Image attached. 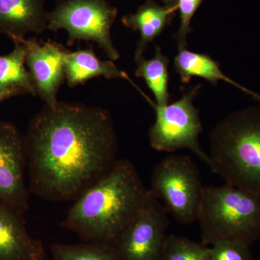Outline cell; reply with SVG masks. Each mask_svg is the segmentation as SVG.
Instances as JSON below:
<instances>
[{
	"mask_svg": "<svg viewBox=\"0 0 260 260\" xmlns=\"http://www.w3.org/2000/svg\"><path fill=\"white\" fill-rule=\"evenodd\" d=\"M25 140L29 190L45 199L78 198L118 160L114 122L100 107L45 105L30 121Z\"/></svg>",
	"mask_w": 260,
	"mask_h": 260,
	"instance_id": "1",
	"label": "cell"
},
{
	"mask_svg": "<svg viewBox=\"0 0 260 260\" xmlns=\"http://www.w3.org/2000/svg\"><path fill=\"white\" fill-rule=\"evenodd\" d=\"M135 166L118 160L76 198L63 225L84 242L114 246L148 197Z\"/></svg>",
	"mask_w": 260,
	"mask_h": 260,
	"instance_id": "2",
	"label": "cell"
},
{
	"mask_svg": "<svg viewBox=\"0 0 260 260\" xmlns=\"http://www.w3.org/2000/svg\"><path fill=\"white\" fill-rule=\"evenodd\" d=\"M210 169L260 198V106L225 116L210 135Z\"/></svg>",
	"mask_w": 260,
	"mask_h": 260,
	"instance_id": "3",
	"label": "cell"
},
{
	"mask_svg": "<svg viewBox=\"0 0 260 260\" xmlns=\"http://www.w3.org/2000/svg\"><path fill=\"white\" fill-rule=\"evenodd\" d=\"M198 220L205 246L221 239L251 246L260 239V198L226 183L205 186Z\"/></svg>",
	"mask_w": 260,
	"mask_h": 260,
	"instance_id": "4",
	"label": "cell"
},
{
	"mask_svg": "<svg viewBox=\"0 0 260 260\" xmlns=\"http://www.w3.org/2000/svg\"><path fill=\"white\" fill-rule=\"evenodd\" d=\"M204 187L190 157L171 155L154 168L150 190L177 222L189 225L198 220Z\"/></svg>",
	"mask_w": 260,
	"mask_h": 260,
	"instance_id": "5",
	"label": "cell"
},
{
	"mask_svg": "<svg viewBox=\"0 0 260 260\" xmlns=\"http://www.w3.org/2000/svg\"><path fill=\"white\" fill-rule=\"evenodd\" d=\"M118 10L107 0H59L49 12L47 29L68 34V46L77 41L95 42L112 61L117 60L119 53L113 44L111 29Z\"/></svg>",
	"mask_w": 260,
	"mask_h": 260,
	"instance_id": "6",
	"label": "cell"
},
{
	"mask_svg": "<svg viewBox=\"0 0 260 260\" xmlns=\"http://www.w3.org/2000/svg\"><path fill=\"white\" fill-rule=\"evenodd\" d=\"M200 88V84L194 85L179 100L166 106L152 102L155 121L149 130V140L152 148L158 151L172 153L188 149L210 167L209 155L200 147L199 135L203 126L199 111L193 104Z\"/></svg>",
	"mask_w": 260,
	"mask_h": 260,
	"instance_id": "7",
	"label": "cell"
},
{
	"mask_svg": "<svg viewBox=\"0 0 260 260\" xmlns=\"http://www.w3.org/2000/svg\"><path fill=\"white\" fill-rule=\"evenodd\" d=\"M169 225L165 207L149 190L140 211L113 246L121 260H160Z\"/></svg>",
	"mask_w": 260,
	"mask_h": 260,
	"instance_id": "8",
	"label": "cell"
},
{
	"mask_svg": "<svg viewBox=\"0 0 260 260\" xmlns=\"http://www.w3.org/2000/svg\"><path fill=\"white\" fill-rule=\"evenodd\" d=\"M25 136L13 123L0 121V202L23 214L28 209L25 181Z\"/></svg>",
	"mask_w": 260,
	"mask_h": 260,
	"instance_id": "9",
	"label": "cell"
},
{
	"mask_svg": "<svg viewBox=\"0 0 260 260\" xmlns=\"http://www.w3.org/2000/svg\"><path fill=\"white\" fill-rule=\"evenodd\" d=\"M15 41L25 45V65L35 84L37 95L45 105L54 107L58 103V91L65 80L64 58L68 50L56 43L39 44L36 39L23 38Z\"/></svg>",
	"mask_w": 260,
	"mask_h": 260,
	"instance_id": "10",
	"label": "cell"
},
{
	"mask_svg": "<svg viewBox=\"0 0 260 260\" xmlns=\"http://www.w3.org/2000/svg\"><path fill=\"white\" fill-rule=\"evenodd\" d=\"M46 256L42 242L29 234L23 215L0 202V260H39Z\"/></svg>",
	"mask_w": 260,
	"mask_h": 260,
	"instance_id": "11",
	"label": "cell"
},
{
	"mask_svg": "<svg viewBox=\"0 0 260 260\" xmlns=\"http://www.w3.org/2000/svg\"><path fill=\"white\" fill-rule=\"evenodd\" d=\"M46 0H0V31L13 41L47 29Z\"/></svg>",
	"mask_w": 260,
	"mask_h": 260,
	"instance_id": "12",
	"label": "cell"
},
{
	"mask_svg": "<svg viewBox=\"0 0 260 260\" xmlns=\"http://www.w3.org/2000/svg\"><path fill=\"white\" fill-rule=\"evenodd\" d=\"M64 68L65 79L70 87L85 83L95 77L102 76L109 80L122 78L133 84L145 99L147 97L128 75L119 70L113 61L110 59L102 61L99 59L93 48L76 51H67L64 54Z\"/></svg>",
	"mask_w": 260,
	"mask_h": 260,
	"instance_id": "13",
	"label": "cell"
},
{
	"mask_svg": "<svg viewBox=\"0 0 260 260\" xmlns=\"http://www.w3.org/2000/svg\"><path fill=\"white\" fill-rule=\"evenodd\" d=\"M177 10V5L161 6L153 0H148L138 8L136 13L123 17L124 26L140 34L135 53V60L143 56L148 44L172 23Z\"/></svg>",
	"mask_w": 260,
	"mask_h": 260,
	"instance_id": "14",
	"label": "cell"
},
{
	"mask_svg": "<svg viewBox=\"0 0 260 260\" xmlns=\"http://www.w3.org/2000/svg\"><path fill=\"white\" fill-rule=\"evenodd\" d=\"M174 65L182 83H189L193 77L203 78L215 86L218 85V81L222 80L231 84L260 103L259 93L231 79L223 73L218 61L214 60L207 54L194 52L186 48L179 49V52L174 58Z\"/></svg>",
	"mask_w": 260,
	"mask_h": 260,
	"instance_id": "15",
	"label": "cell"
},
{
	"mask_svg": "<svg viewBox=\"0 0 260 260\" xmlns=\"http://www.w3.org/2000/svg\"><path fill=\"white\" fill-rule=\"evenodd\" d=\"M14 49L0 55V93L8 99L17 95H37L35 84L25 68L26 49L23 43L14 41Z\"/></svg>",
	"mask_w": 260,
	"mask_h": 260,
	"instance_id": "16",
	"label": "cell"
},
{
	"mask_svg": "<svg viewBox=\"0 0 260 260\" xmlns=\"http://www.w3.org/2000/svg\"><path fill=\"white\" fill-rule=\"evenodd\" d=\"M135 61V76L143 78L146 82L156 100L155 104L158 106L169 104L171 100L169 91V57L164 55L160 48L156 45L152 59H146L142 56Z\"/></svg>",
	"mask_w": 260,
	"mask_h": 260,
	"instance_id": "17",
	"label": "cell"
},
{
	"mask_svg": "<svg viewBox=\"0 0 260 260\" xmlns=\"http://www.w3.org/2000/svg\"><path fill=\"white\" fill-rule=\"evenodd\" d=\"M51 253L53 260H121L114 246L95 243L54 244Z\"/></svg>",
	"mask_w": 260,
	"mask_h": 260,
	"instance_id": "18",
	"label": "cell"
},
{
	"mask_svg": "<svg viewBox=\"0 0 260 260\" xmlns=\"http://www.w3.org/2000/svg\"><path fill=\"white\" fill-rule=\"evenodd\" d=\"M160 260H210L209 247L187 238L169 234L162 246Z\"/></svg>",
	"mask_w": 260,
	"mask_h": 260,
	"instance_id": "19",
	"label": "cell"
},
{
	"mask_svg": "<svg viewBox=\"0 0 260 260\" xmlns=\"http://www.w3.org/2000/svg\"><path fill=\"white\" fill-rule=\"evenodd\" d=\"M210 260H252L250 245L234 239H221L209 247Z\"/></svg>",
	"mask_w": 260,
	"mask_h": 260,
	"instance_id": "20",
	"label": "cell"
},
{
	"mask_svg": "<svg viewBox=\"0 0 260 260\" xmlns=\"http://www.w3.org/2000/svg\"><path fill=\"white\" fill-rule=\"evenodd\" d=\"M203 1L204 0H177L178 10L180 15V25L174 37L177 41L179 49H184L187 45L186 39L191 32V19Z\"/></svg>",
	"mask_w": 260,
	"mask_h": 260,
	"instance_id": "21",
	"label": "cell"
},
{
	"mask_svg": "<svg viewBox=\"0 0 260 260\" xmlns=\"http://www.w3.org/2000/svg\"><path fill=\"white\" fill-rule=\"evenodd\" d=\"M161 1L164 2V4L168 6L177 5V0H161Z\"/></svg>",
	"mask_w": 260,
	"mask_h": 260,
	"instance_id": "22",
	"label": "cell"
},
{
	"mask_svg": "<svg viewBox=\"0 0 260 260\" xmlns=\"http://www.w3.org/2000/svg\"><path fill=\"white\" fill-rule=\"evenodd\" d=\"M6 100L4 95H3L1 93H0V102H3V101Z\"/></svg>",
	"mask_w": 260,
	"mask_h": 260,
	"instance_id": "23",
	"label": "cell"
},
{
	"mask_svg": "<svg viewBox=\"0 0 260 260\" xmlns=\"http://www.w3.org/2000/svg\"><path fill=\"white\" fill-rule=\"evenodd\" d=\"M39 260H48V259H47V256H44V258H42V259H39Z\"/></svg>",
	"mask_w": 260,
	"mask_h": 260,
	"instance_id": "24",
	"label": "cell"
}]
</instances>
